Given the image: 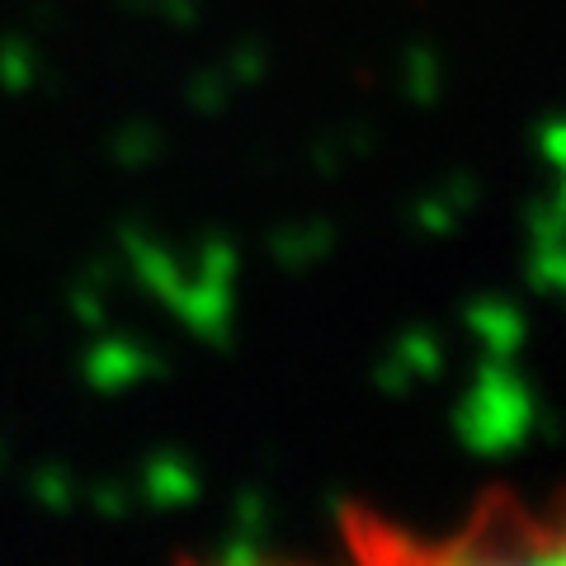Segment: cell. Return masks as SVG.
<instances>
[{"instance_id": "1", "label": "cell", "mask_w": 566, "mask_h": 566, "mask_svg": "<svg viewBox=\"0 0 566 566\" xmlns=\"http://www.w3.org/2000/svg\"><path fill=\"white\" fill-rule=\"evenodd\" d=\"M449 553L491 562H566V486L534 505L491 495Z\"/></svg>"}]
</instances>
